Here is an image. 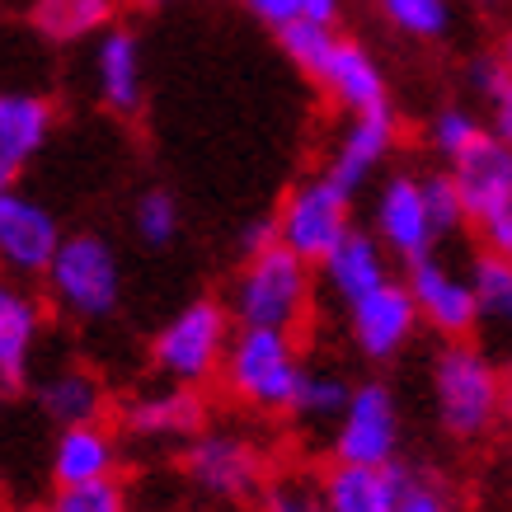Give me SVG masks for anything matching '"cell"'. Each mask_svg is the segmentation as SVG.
Masks as SVG:
<instances>
[{
    "label": "cell",
    "mask_w": 512,
    "mask_h": 512,
    "mask_svg": "<svg viewBox=\"0 0 512 512\" xmlns=\"http://www.w3.org/2000/svg\"><path fill=\"white\" fill-rule=\"evenodd\" d=\"M404 442L400 400L386 381H357L339 423L329 428V456L353 466H395Z\"/></svg>",
    "instance_id": "9"
},
{
    "label": "cell",
    "mask_w": 512,
    "mask_h": 512,
    "mask_svg": "<svg viewBox=\"0 0 512 512\" xmlns=\"http://www.w3.org/2000/svg\"><path fill=\"white\" fill-rule=\"evenodd\" d=\"M184 475L202 498L249 503L268 484V456L254 437L235 428H202L184 447Z\"/></svg>",
    "instance_id": "7"
},
{
    "label": "cell",
    "mask_w": 512,
    "mask_h": 512,
    "mask_svg": "<svg viewBox=\"0 0 512 512\" xmlns=\"http://www.w3.org/2000/svg\"><path fill=\"white\" fill-rule=\"evenodd\" d=\"M62 240H66L62 221L43 198H33L24 188L0 193V278L43 282Z\"/></svg>",
    "instance_id": "10"
},
{
    "label": "cell",
    "mask_w": 512,
    "mask_h": 512,
    "mask_svg": "<svg viewBox=\"0 0 512 512\" xmlns=\"http://www.w3.org/2000/svg\"><path fill=\"white\" fill-rule=\"evenodd\" d=\"M249 15L259 19V24H268V29L278 33V29H287L292 19H301L306 15V0H240Z\"/></svg>",
    "instance_id": "36"
},
{
    "label": "cell",
    "mask_w": 512,
    "mask_h": 512,
    "mask_svg": "<svg viewBox=\"0 0 512 512\" xmlns=\"http://www.w3.org/2000/svg\"><path fill=\"white\" fill-rule=\"evenodd\" d=\"M433 409L442 433L456 442H484L498 423L508 419L503 395V367L470 339H447L428 367Z\"/></svg>",
    "instance_id": "1"
},
{
    "label": "cell",
    "mask_w": 512,
    "mask_h": 512,
    "mask_svg": "<svg viewBox=\"0 0 512 512\" xmlns=\"http://www.w3.org/2000/svg\"><path fill=\"white\" fill-rule=\"evenodd\" d=\"M470 282H475V301H480L484 325L512 334V254L480 249L475 264H470Z\"/></svg>",
    "instance_id": "25"
},
{
    "label": "cell",
    "mask_w": 512,
    "mask_h": 512,
    "mask_svg": "<svg viewBox=\"0 0 512 512\" xmlns=\"http://www.w3.org/2000/svg\"><path fill=\"white\" fill-rule=\"evenodd\" d=\"M217 381L240 409H249V414L292 419L301 381H306V357L296 348V334L240 325L231 339V353L221 362Z\"/></svg>",
    "instance_id": "3"
},
{
    "label": "cell",
    "mask_w": 512,
    "mask_h": 512,
    "mask_svg": "<svg viewBox=\"0 0 512 512\" xmlns=\"http://www.w3.org/2000/svg\"><path fill=\"white\" fill-rule=\"evenodd\" d=\"M273 221H278V245L320 268V259L353 231V193H343L325 170H315L282 193Z\"/></svg>",
    "instance_id": "6"
},
{
    "label": "cell",
    "mask_w": 512,
    "mask_h": 512,
    "mask_svg": "<svg viewBox=\"0 0 512 512\" xmlns=\"http://www.w3.org/2000/svg\"><path fill=\"white\" fill-rule=\"evenodd\" d=\"M123 466V437L104 419L71 423L57 428L52 456H47V475L52 484H85V480H109Z\"/></svg>",
    "instance_id": "19"
},
{
    "label": "cell",
    "mask_w": 512,
    "mask_h": 512,
    "mask_svg": "<svg viewBox=\"0 0 512 512\" xmlns=\"http://www.w3.org/2000/svg\"><path fill=\"white\" fill-rule=\"evenodd\" d=\"M43 512H127V484L118 475L85 484H57Z\"/></svg>",
    "instance_id": "32"
},
{
    "label": "cell",
    "mask_w": 512,
    "mask_h": 512,
    "mask_svg": "<svg viewBox=\"0 0 512 512\" xmlns=\"http://www.w3.org/2000/svg\"><path fill=\"white\" fill-rule=\"evenodd\" d=\"M10 188H15V170L0 160V193H10Z\"/></svg>",
    "instance_id": "40"
},
{
    "label": "cell",
    "mask_w": 512,
    "mask_h": 512,
    "mask_svg": "<svg viewBox=\"0 0 512 512\" xmlns=\"http://www.w3.org/2000/svg\"><path fill=\"white\" fill-rule=\"evenodd\" d=\"M423 188H428V207H433V221L437 231L451 235L466 226V202H461V188H456V174L451 170H437V174H423Z\"/></svg>",
    "instance_id": "34"
},
{
    "label": "cell",
    "mask_w": 512,
    "mask_h": 512,
    "mask_svg": "<svg viewBox=\"0 0 512 512\" xmlns=\"http://www.w3.org/2000/svg\"><path fill=\"white\" fill-rule=\"evenodd\" d=\"M325 484V512H395L400 503L404 466H353V461H329L320 470Z\"/></svg>",
    "instance_id": "22"
},
{
    "label": "cell",
    "mask_w": 512,
    "mask_h": 512,
    "mask_svg": "<svg viewBox=\"0 0 512 512\" xmlns=\"http://www.w3.org/2000/svg\"><path fill=\"white\" fill-rule=\"evenodd\" d=\"M343 311H348V339H353V348L367 362L400 357L423 325L419 301L409 292V282H395V278L386 287L367 292L362 301H353V306H343Z\"/></svg>",
    "instance_id": "12"
},
{
    "label": "cell",
    "mask_w": 512,
    "mask_h": 512,
    "mask_svg": "<svg viewBox=\"0 0 512 512\" xmlns=\"http://www.w3.org/2000/svg\"><path fill=\"white\" fill-rule=\"evenodd\" d=\"M353 386L343 381L339 372H325V367H306V381H301V395H296L292 423H306V428H334L348 404Z\"/></svg>",
    "instance_id": "27"
},
{
    "label": "cell",
    "mask_w": 512,
    "mask_h": 512,
    "mask_svg": "<svg viewBox=\"0 0 512 512\" xmlns=\"http://www.w3.org/2000/svg\"><path fill=\"white\" fill-rule=\"evenodd\" d=\"M315 278H320V268L311 259L292 254L287 245L245 254L240 273L231 282V296H226L235 325L301 334L315 315Z\"/></svg>",
    "instance_id": "2"
},
{
    "label": "cell",
    "mask_w": 512,
    "mask_h": 512,
    "mask_svg": "<svg viewBox=\"0 0 512 512\" xmlns=\"http://www.w3.org/2000/svg\"><path fill=\"white\" fill-rule=\"evenodd\" d=\"M38 512H43V508H38Z\"/></svg>",
    "instance_id": "42"
},
{
    "label": "cell",
    "mask_w": 512,
    "mask_h": 512,
    "mask_svg": "<svg viewBox=\"0 0 512 512\" xmlns=\"http://www.w3.org/2000/svg\"><path fill=\"white\" fill-rule=\"evenodd\" d=\"M132 231L146 249H165L179 240L184 231V207L170 188H146L137 202H132Z\"/></svg>",
    "instance_id": "29"
},
{
    "label": "cell",
    "mask_w": 512,
    "mask_h": 512,
    "mask_svg": "<svg viewBox=\"0 0 512 512\" xmlns=\"http://www.w3.org/2000/svg\"><path fill=\"white\" fill-rule=\"evenodd\" d=\"M451 174H456L466 217L480 231L484 249L512 254V141L489 132L475 151H466L451 165Z\"/></svg>",
    "instance_id": "8"
},
{
    "label": "cell",
    "mask_w": 512,
    "mask_h": 512,
    "mask_svg": "<svg viewBox=\"0 0 512 512\" xmlns=\"http://www.w3.org/2000/svg\"><path fill=\"white\" fill-rule=\"evenodd\" d=\"M235 315L231 301H217V296H193L188 306L165 320L151 339V367H156L165 381H179V386H207L221 376V362L231 353L235 339Z\"/></svg>",
    "instance_id": "5"
},
{
    "label": "cell",
    "mask_w": 512,
    "mask_h": 512,
    "mask_svg": "<svg viewBox=\"0 0 512 512\" xmlns=\"http://www.w3.org/2000/svg\"><path fill=\"white\" fill-rule=\"evenodd\" d=\"M90 76H94V99L118 118H132L146 104V57H141V38L123 24L94 33L90 52Z\"/></svg>",
    "instance_id": "16"
},
{
    "label": "cell",
    "mask_w": 512,
    "mask_h": 512,
    "mask_svg": "<svg viewBox=\"0 0 512 512\" xmlns=\"http://www.w3.org/2000/svg\"><path fill=\"white\" fill-rule=\"evenodd\" d=\"M484 137H489V123H484L475 109H466V104H442V109L428 118V146H433V156H442L447 165H456L466 151H475Z\"/></svg>",
    "instance_id": "28"
},
{
    "label": "cell",
    "mask_w": 512,
    "mask_h": 512,
    "mask_svg": "<svg viewBox=\"0 0 512 512\" xmlns=\"http://www.w3.org/2000/svg\"><path fill=\"white\" fill-rule=\"evenodd\" d=\"M372 231L390 249V259H400V264H414L423 254H433L442 231H437L433 207H428L423 174H390L386 184L376 188Z\"/></svg>",
    "instance_id": "11"
},
{
    "label": "cell",
    "mask_w": 512,
    "mask_h": 512,
    "mask_svg": "<svg viewBox=\"0 0 512 512\" xmlns=\"http://www.w3.org/2000/svg\"><path fill=\"white\" fill-rule=\"evenodd\" d=\"M315 85L334 109H343L348 118H362V113H381L390 109V80L381 71L372 52L353 38H339L329 62L315 71Z\"/></svg>",
    "instance_id": "18"
},
{
    "label": "cell",
    "mask_w": 512,
    "mask_h": 512,
    "mask_svg": "<svg viewBox=\"0 0 512 512\" xmlns=\"http://www.w3.org/2000/svg\"><path fill=\"white\" fill-rule=\"evenodd\" d=\"M47 306L29 282L0 278V390H24L43 339Z\"/></svg>",
    "instance_id": "17"
},
{
    "label": "cell",
    "mask_w": 512,
    "mask_h": 512,
    "mask_svg": "<svg viewBox=\"0 0 512 512\" xmlns=\"http://www.w3.org/2000/svg\"><path fill=\"white\" fill-rule=\"evenodd\" d=\"M503 395H508V419H512V353L503 362Z\"/></svg>",
    "instance_id": "39"
},
{
    "label": "cell",
    "mask_w": 512,
    "mask_h": 512,
    "mask_svg": "<svg viewBox=\"0 0 512 512\" xmlns=\"http://www.w3.org/2000/svg\"><path fill=\"white\" fill-rule=\"evenodd\" d=\"M489 132L503 141H512V80L489 99Z\"/></svg>",
    "instance_id": "37"
},
{
    "label": "cell",
    "mask_w": 512,
    "mask_h": 512,
    "mask_svg": "<svg viewBox=\"0 0 512 512\" xmlns=\"http://www.w3.org/2000/svg\"><path fill=\"white\" fill-rule=\"evenodd\" d=\"M404 268H409L404 282H409V292L419 301L423 325L433 329V334H442V339H470L484 325L470 273H456L437 254H423V259H414V264H404Z\"/></svg>",
    "instance_id": "13"
},
{
    "label": "cell",
    "mask_w": 512,
    "mask_h": 512,
    "mask_svg": "<svg viewBox=\"0 0 512 512\" xmlns=\"http://www.w3.org/2000/svg\"><path fill=\"white\" fill-rule=\"evenodd\" d=\"M498 57H503V62H508V71H512V29L503 33V43H498Z\"/></svg>",
    "instance_id": "41"
},
{
    "label": "cell",
    "mask_w": 512,
    "mask_h": 512,
    "mask_svg": "<svg viewBox=\"0 0 512 512\" xmlns=\"http://www.w3.org/2000/svg\"><path fill=\"white\" fill-rule=\"evenodd\" d=\"M57 127V109L33 90H0V160L10 170H24L33 156H43L47 137Z\"/></svg>",
    "instance_id": "23"
},
{
    "label": "cell",
    "mask_w": 512,
    "mask_h": 512,
    "mask_svg": "<svg viewBox=\"0 0 512 512\" xmlns=\"http://www.w3.org/2000/svg\"><path fill=\"white\" fill-rule=\"evenodd\" d=\"M33 404L43 409V419H52L57 428L71 423H94L109 414V386L104 376L80 367V362H57L43 376H33Z\"/></svg>",
    "instance_id": "20"
},
{
    "label": "cell",
    "mask_w": 512,
    "mask_h": 512,
    "mask_svg": "<svg viewBox=\"0 0 512 512\" xmlns=\"http://www.w3.org/2000/svg\"><path fill=\"white\" fill-rule=\"evenodd\" d=\"M320 282H325L339 306H353L367 292L390 282V249L376 240V231H348L339 245L320 259Z\"/></svg>",
    "instance_id": "21"
},
{
    "label": "cell",
    "mask_w": 512,
    "mask_h": 512,
    "mask_svg": "<svg viewBox=\"0 0 512 512\" xmlns=\"http://www.w3.org/2000/svg\"><path fill=\"white\" fill-rule=\"evenodd\" d=\"M343 0H306V15L301 19H320V24H339Z\"/></svg>",
    "instance_id": "38"
},
{
    "label": "cell",
    "mask_w": 512,
    "mask_h": 512,
    "mask_svg": "<svg viewBox=\"0 0 512 512\" xmlns=\"http://www.w3.org/2000/svg\"><path fill=\"white\" fill-rule=\"evenodd\" d=\"M466 80H470V90H475L484 104H489V99H494V94L512 80V71H508V62H503L498 52H484V57H470Z\"/></svg>",
    "instance_id": "35"
},
{
    "label": "cell",
    "mask_w": 512,
    "mask_h": 512,
    "mask_svg": "<svg viewBox=\"0 0 512 512\" xmlns=\"http://www.w3.org/2000/svg\"><path fill=\"white\" fill-rule=\"evenodd\" d=\"M113 0H33V24L57 38V43H80L109 29Z\"/></svg>",
    "instance_id": "24"
},
{
    "label": "cell",
    "mask_w": 512,
    "mask_h": 512,
    "mask_svg": "<svg viewBox=\"0 0 512 512\" xmlns=\"http://www.w3.org/2000/svg\"><path fill=\"white\" fill-rule=\"evenodd\" d=\"M376 10L400 38L442 43L456 29V0H376Z\"/></svg>",
    "instance_id": "26"
},
{
    "label": "cell",
    "mask_w": 512,
    "mask_h": 512,
    "mask_svg": "<svg viewBox=\"0 0 512 512\" xmlns=\"http://www.w3.org/2000/svg\"><path fill=\"white\" fill-rule=\"evenodd\" d=\"M395 141H400V123H395V109H381V113H362V118H348L329 156L320 170L343 188V193H362V188L376 179V170L395 156Z\"/></svg>",
    "instance_id": "15"
},
{
    "label": "cell",
    "mask_w": 512,
    "mask_h": 512,
    "mask_svg": "<svg viewBox=\"0 0 512 512\" xmlns=\"http://www.w3.org/2000/svg\"><path fill=\"white\" fill-rule=\"evenodd\" d=\"M202 428H207L202 386L165 381V386L127 395L118 404V433L141 437V442H193Z\"/></svg>",
    "instance_id": "14"
},
{
    "label": "cell",
    "mask_w": 512,
    "mask_h": 512,
    "mask_svg": "<svg viewBox=\"0 0 512 512\" xmlns=\"http://www.w3.org/2000/svg\"><path fill=\"white\" fill-rule=\"evenodd\" d=\"M343 33L339 24H320V19H292L287 29H278V47L282 57L301 71V76H311L329 62V52H334V43H339Z\"/></svg>",
    "instance_id": "30"
},
{
    "label": "cell",
    "mask_w": 512,
    "mask_h": 512,
    "mask_svg": "<svg viewBox=\"0 0 512 512\" xmlns=\"http://www.w3.org/2000/svg\"><path fill=\"white\" fill-rule=\"evenodd\" d=\"M43 287L52 311H62L66 320H109L123 301V259L99 231H71L43 273Z\"/></svg>",
    "instance_id": "4"
},
{
    "label": "cell",
    "mask_w": 512,
    "mask_h": 512,
    "mask_svg": "<svg viewBox=\"0 0 512 512\" xmlns=\"http://www.w3.org/2000/svg\"><path fill=\"white\" fill-rule=\"evenodd\" d=\"M395 512H461V498L447 480H437L428 470H409L404 466V484H400V503Z\"/></svg>",
    "instance_id": "33"
},
{
    "label": "cell",
    "mask_w": 512,
    "mask_h": 512,
    "mask_svg": "<svg viewBox=\"0 0 512 512\" xmlns=\"http://www.w3.org/2000/svg\"><path fill=\"white\" fill-rule=\"evenodd\" d=\"M259 512H325V484L315 470H278L259 489Z\"/></svg>",
    "instance_id": "31"
}]
</instances>
